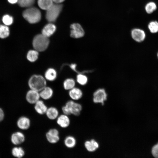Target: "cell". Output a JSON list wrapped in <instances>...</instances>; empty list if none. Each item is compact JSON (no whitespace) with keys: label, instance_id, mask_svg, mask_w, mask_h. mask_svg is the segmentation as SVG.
<instances>
[{"label":"cell","instance_id":"obj_1","mask_svg":"<svg viewBox=\"0 0 158 158\" xmlns=\"http://www.w3.org/2000/svg\"><path fill=\"white\" fill-rule=\"evenodd\" d=\"M23 16L30 23H35L41 19V15L38 9L35 7H29L23 11Z\"/></svg>","mask_w":158,"mask_h":158},{"label":"cell","instance_id":"obj_2","mask_svg":"<svg viewBox=\"0 0 158 158\" xmlns=\"http://www.w3.org/2000/svg\"><path fill=\"white\" fill-rule=\"evenodd\" d=\"M28 84L31 89L40 92L46 86V81L42 76L35 75L30 78Z\"/></svg>","mask_w":158,"mask_h":158},{"label":"cell","instance_id":"obj_3","mask_svg":"<svg viewBox=\"0 0 158 158\" xmlns=\"http://www.w3.org/2000/svg\"><path fill=\"white\" fill-rule=\"evenodd\" d=\"M49 43L48 37L42 34L35 37L33 40L32 45L35 50L38 51H43L47 48Z\"/></svg>","mask_w":158,"mask_h":158},{"label":"cell","instance_id":"obj_4","mask_svg":"<svg viewBox=\"0 0 158 158\" xmlns=\"http://www.w3.org/2000/svg\"><path fill=\"white\" fill-rule=\"evenodd\" d=\"M62 7V4H53L47 10L45 15L47 20L51 23L55 22L61 12Z\"/></svg>","mask_w":158,"mask_h":158},{"label":"cell","instance_id":"obj_5","mask_svg":"<svg viewBox=\"0 0 158 158\" xmlns=\"http://www.w3.org/2000/svg\"><path fill=\"white\" fill-rule=\"evenodd\" d=\"M59 133V130L56 128H52L48 130L45 134L47 141L51 144L57 143L60 140Z\"/></svg>","mask_w":158,"mask_h":158},{"label":"cell","instance_id":"obj_6","mask_svg":"<svg viewBox=\"0 0 158 158\" xmlns=\"http://www.w3.org/2000/svg\"><path fill=\"white\" fill-rule=\"evenodd\" d=\"M65 105L69 109L71 114L76 116L80 115L82 109L80 104L75 102L73 100H70L67 101Z\"/></svg>","mask_w":158,"mask_h":158},{"label":"cell","instance_id":"obj_7","mask_svg":"<svg viewBox=\"0 0 158 158\" xmlns=\"http://www.w3.org/2000/svg\"><path fill=\"white\" fill-rule=\"evenodd\" d=\"M70 36L75 38H81L84 35V31L81 25L77 23H73L71 25Z\"/></svg>","mask_w":158,"mask_h":158},{"label":"cell","instance_id":"obj_8","mask_svg":"<svg viewBox=\"0 0 158 158\" xmlns=\"http://www.w3.org/2000/svg\"><path fill=\"white\" fill-rule=\"evenodd\" d=\"M93 96V101L95 103H101L103 105L107 99V94L105 90L102 88L97 90L94 92Z\"/></svg>","mask_w":158,"mask_h":158},{"label":"cell","instance_id":"obj_9","mask_svg":"<svg viewBox=\"0 0 158 158\" xmlns=\"http://www.w3.org/2000/svg\"><path fill=\"white\" fill-rule=\"evenodd\" d=\"M25 97L28 103L33 104L39 100L40 98L39 92L31 89L27 92Z\"/></svg>","mask_w":158,"mask_h":158},{"label":"cell","instance_id":"obj_10","mask_svg":"<svg viewBox=\"0 0 158 158\" xmlns=\"http://www.w3.org/2000/svg\"><path fill=\"white\" fill-rule=\"evenodd\" d=\"M25 136L24 134L20 131L13 133L11 137V142L15 145H18L23 143L25 141Z\"/></svg>","mask_w":158,"mask_h":158},{"label":"cell","instance_id":"obj_11","mask_svg":"<svg viewBox=\"0 0 158 158\" xmlns=\"http://www.w3.org/2000/svg\"><path fill=\"white\" fill-rule=\"evenodd\" d=\"M18 127L22 130L28 129L31 125V121L28 117L24 116H21L18 118L17 121Z\"/></svg>","mask_w":158,"mask_h":158},{"label":"cell","instance_id":"obj_12","mask_svg":"<svg viewBox=\"0 0 158 158\" xmlns=\"http://www.w3.org/2000/svg\"><path fill=\"white\" fill-rule=\"evenodd\" d=\"M131 35L133 39L138 42L143 41L146 36L145 32L143 30L138 28L133 29L131 31Z\"/></svg>","mask_w":158,"mask_h":158},{"label":"cell","instance_id":"obj_13","mask_svg":"<svg viewBox=\"0 0 158 158\" xmlns=\"http://www.w3.org/2000/svg\"><path fill=\"white\" fill-rule=\"evenodd\" d=\"M69 116L63 114L59 115L56 119L57 124L61 128H66L70 125L71 121Z\"/></svg>","mask_w":158,"mask_h":158},{"label":"cell","instance_id":"obj_14","mask_svg":"<svg viewBox=\"0 0 158 158\" xmlns=\"http://www.w3.org/2000/svg\"><path fill=\"white\" fill-rule=\"evenodd\" d=\"M34 105V109L38 114L40 115L45 114L48 107L43 101L40 99Z\"/></svg>","mask_w":158,"mask_h":158},{"label":"cell","instance_id":"obj_15","mask_svg":"<svg viewBox=\"0 0 158 158\" xmlns=\"http://www.w3.org/2000/svg\"><path fill=\"white\" fill-rule=\"evenodd\" d=\"M56 29V26L51 23L46 25L42 30V34L44 36L49 37L52 35Z\"/></svg>","mask_w":158,"mask_h":158},{"label":"cell","instance_id":"obj_16","mask_svg":"<svg viewBox=\"0 0 158 158\" xmlns=\"http://www.w3.org/2000/svg\"><path fill=\"white\" fill-rule=\"evenodd\" d=\"M45 114L48 119L52 120L56 119L59 115L58 110L54 107H48Z\"/></svg>","mask_w":158,"mask_h":158},{"label":"cell","instance_id":"obj_17","mask_svg":"<svg viewBox=\"0 0 158 158\" xmlns=\"http://www.w3.org/2000/svg\"><path fill=\"white\" fill-rule=\"evenodd\" d=\"M69 95L72 100L74 101L78 100L82 97L83 92L80 89L74 87L70 90Z\"/></svg>","mask_w":158,"mask_h":158},{"label":"cell","instance_id":"obj_18","mask_svg":"<svg viewBox=\"0 0 158 158\" xmlns=\"http://www.w3.org/2000/svg\"><path fill=\"white\" fill-rule=\"evenodd\" d=\"M40 97L45 100L50 99L52 96L53 92L49 87H45L39 92Z\"/></svg>","mask_w":158,"mask_h":158},{"label":"cell","instance_id":"obj_19","mask_svg":"<svg viewBox=\"0 0 158 158\" xmlns=\"http://www.w3.org/2000/svg\"><path fill=\"white\" fill-rule=\"evenodd\" d=\"M84 146L87 150L89 152L95 151L99 147L98 143L94 139L86 141Z\"/></svg>","mask_w":158,"mask_h":158},{"label":"cell","instance_id":"obj_20","mask_svg":"<svg viewBox=\"0 0 158 158\" xmlns=\"http://www.w3.org/2000/svg\"><path fill=\"white\" fill-rule=\"evenodd\" d=\"M64 143L65 146L67 148L72 149L75 147L76 144V140L73 136L68 135L65 138Z\"/></svg>","mask_w":158,"mask_h":158},{"label":"cell","instance_id":"obj_21","mask_svg":"<svg viewBox=\"0 0 158 158\" xmlns=\"http://www.w3.org/2000/svg\"><path fill=\"white\" fill-rule=\"evenodd\" d=\"M12 155L15 157L21 158L25 155V151L21 147H15L12 148L11 150Z\"/></svg>","mask_w":158,"mask_h":158},{"label":"cell","instance_id":"obj_22","mask_svg":"<svg viewBox=\"0 0 158 158\" xmlns=\"http://www.w3.org/2000/svg\"><path fill=\"white\" fill-rule=\"evenodd\" d=\"M38 4L42 9L47 10L53 4L52 0H38Z\"/></svg>","mask_w":158,"mask_h":158},{"label":"cell","instance_id":"obj_23","mask_svg":"<svg viewBox=\"0 0 158 158\" xmlns=\"http://www.w3.org/2000/svg\"><path fill=\"white\" fill-rule=\"evenodd\" d=\"M38 51L35 50H30L27 53L26 58L28 61L31 62H34L37 60L38 58Z\"/></svg>","mask_w":158,"mask_h":158},{"label":"cell","instance_id":"obj_24","mask_svg":"<svg viewBox=\"0 0 158 158\" xmlns=\"http://www.w3.org/2000/svg\"><path fill=\"white\" fill-rule=\"evenodd\" d=\"M57 73L56 71L53 68H49L46 71L45 76L46 78L49 81H53L56 78Z\"/></svg>","mask_w":158,"mask_h":158},{"label":"cell","instance_id":"obj_25","mask_svg":"<svg viewBox=\"0 0 158 158\" xmlns=\"http://www.w3.org/2000/svg\"><path fill=\"white\" fill-rule=\"evenodd\" d=\"M10 31L8 27L5 25H0V38L5 39L9 35Z\"/></svg>","mask_w":158,"mask_h":158},{"label":"cell","instance_id":"obj_26","mask_svg":"<svg viewBox=\"0 0 158 158\" xmlns=\"http://www.w3.org/2000/svg\"><path fill=\"white\" fill-rule=\"evenodd\" d=\"M35 0H18V4L22 7H29L34 3Z\"/></svg>","mask_w":158,"mask_h":158},{"label":"cell","instance_id":"obj_27","mask_svg":"<svg viewBox=\"0 0 158 158\" xmlns=\"http://www.w3.org/2000/svg\"><path fill=\"white\" fill-rule=\"evenodd\" d=\"M75 82L72 79L68 78L66 79L64 82L63 86L66 90H70L74 87Z\"/></svg>","mask_w":158,"mask_h":158},{"label":"cell","instance_id":"obj_28","mask_svg":"<svg viewBox=\"0 0 158 158\" xmlns=\"http://www.w3.org/2000/svg\"><path fill=\"white\" fill-rule=\"evenodd\" d=\"M157 9V6L153 2H150L147 3L145 6V10L149 14L153 13Z\"/></svg>","mask_w":158,"mask_h":158},{"label":"cell","instance_id":"obj_29","mask_svg":"<svg viewBox=\"0 0 158 158\" xmlns=\"http://www.w3.org/2000/svg\"><path fill=\"white\" fill-rule=\"evenodd\" d=\"M148 28L151 33H157L158 32V22L156 21L150 22L148 24Z\"/></svg>","mask_w":158,"mask_h":158},{"label":"cell","instance_id":"obj_30","mask_svg":"<svg viewBox=\"0 0 158 158\" xmlns=\"http://www.w3.org/2000/svg\"><path fill=\"white\" fill-rule=\"evenodd\" d=\"M77 80L78 83L82 85H85L87 81V78L86 76L82 74L79 73L77 76Z\"/></svg>","mask_w":158,"mask_h":158},{"label":"cell","instance_id":"obj_31","mask_svg":"<svg viewBox=\"0 0 158 158\" xmlns=\"http://www.w3.org/2000/svg\"><path fill=\"white\" fill-rule=\"evenodd\" d=\"M2 21L4 25L8 26L12 24L13 19V17L10 15H5L3 17Z\"/></svg>","mask_w":158,"mask_h":158},{"label":"cell","instance_id":"obj_32","mask_svg":"<svg viewBox=\"0 0 158 158\" xmlns=\"http://www.w3.org/2000/svg\"><path fill=\"white\" fill-rule=\"evenodd\" d=\"M151 151L154 157L158 158V142L152 147Z\"/></svg>","mask_w":158,"mask_h":158},{"label":"cell","instance_id":"obj_33","mask_svg":"<svg viewBox=\"0 0 158 158\" xmlns=\"http://www.w3.org/2000/svg\"><path fill=\"white\" fill-rule=\"evenodd\" d=\"M66 65H67L68 66H69L75 72L78 73H88L91 72V71H84L82 72H80L79 71H78L76 70V64L75 63H72L71 64H66Z\"/></svg>","mask_w":158,"mask_h":158},{"label":"cell","instance_id":"obj_34","mask_svg":"<svg viewBox=\"0 0 158 158\" xmlns=\"http://www.w3.org/2000/svg\"><path fill=\"white\" fill-rule=\"evenodd\" d=\"M61 110L63 114L68 116L71 115L70 110L65 105L62 107Z\"/></svg>","mask_w":158,"mask_h":158},{"label":"cell","instance_id":"obj_35","mask_svg":"<svg viewBox=\"0 0 158 158\" xmlns=\"http://www.w3.org/2000/svg\"><path fill=\"white\" fill-rule=\"evenodd\" d=\"M5 116L4 113L3 109L0 107V122L4 119Z\"/></svg>","mask_w":158,"mask_h":158},{"label":"cell","instance_id":"obj_36","mask_svg":"<svg viewBox=\"0 0 158 158\" xmlns=\"http://www.w3.org/2000/svg\"><path fill=\"white\" fill-rule=\"evenodd\" d=\"M8 2L11 4H15L18 2V0H8Z\"/></svg>","mask_w":158,"mask_h":158},{"label":"cell","instance_id":"obj_37","mask_svg":"<svg viewBox=\"0 0 158 158\" xmlns=\"http://www.w3.org/2000/svg\"><path fill=\"white\" fill-rule=\"evenodd\" d=\"M53 1H54L56 3H60L63 2L65 0H52Z\"/></svg>","mask_w":158,"mask_h":158},{"label":"cell","instance_id":"obj_38","mask_svg":"<svg viewBox=\"0 0 158 158\" xmlns=\"http://www.w3.org/2000/svg\"><path fill=\"white\" fill-rule=\"evenodd\" d=\"M157 57H158V52L157 54Z\"/></svg>","mask_w":158,"mask_h":158}]
</instances>
